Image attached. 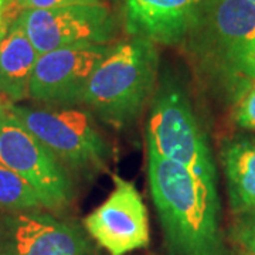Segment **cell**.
<instances>
[{
	"instance_id": "6da1fadb",
	"label": "cell",
	"mask_w": 255,
	"mask_h": 255,
	"mask_svg": "<svg viewBox=\"0 0 255 255\" xmlns=\"http://www.w3.org/2000/svg\"><path fill=\"white\" fill-rule=\"evenodd\" d=\"M147 149V182L170 255H230L220 226L217 182Z\"/></svg>"
},
{
	"instance_id": "7a4b0ae2",
	"label": "cell",
	"mask_w": 255,
	"mask_h": 255,
	"mask_svg": "<svg viewBox=\"0 0 255 255\" xmlns=\"http://www.w3.org/2000/svg\"><path fill=\"white\" fill-rule=\"evenodd\" d=\"M182 46L201 80L238 100L255 80V3L204 0Z\"/></svg>"
},
{
	"instance_id": "3957f363",
	"label": "cell",
	"mask_w": 255,
	"mask_h": 255,
	"mask_svg": "<svg viewBox=\"0 0 255 255\" xmlns=\"http://www.w3.org/2000/svg\"><path fill=\"white\" fill-rule=\"evenodd\" d=\"M157 71L159 54L155 44L132 37L111 47L90 78L81 104L112 127H128L153 98Z\"/></svg>"
},
{
	"instance_id": "277c9868",
	"label": "cell",
	"mask_w": 255,
	"mask_h": 255,
	"mask_svg": "<svg viewBox=\"0 0 255 255\" xmlns=\"http://www.w3.org/2000/svg\"><path fill=\"white\" fill-rule=\"evenodd\" d=\"M146 147L199 177L217 182L216 162L189 94L179 78L167 71L160 77L152 98Z\"/></svg>"
},
{
	"instance_id": "5b68a950",
	"label": "cell",
	"mask_w": 255,
	"mask_h": 255,
	"mask_svg": "<svg viewBox=\"0 0 255 255\" xmlns=\"http://www.w3.org/2000/svg\"><path fill=\"white\" fill-rule=\"evenodd\" d=\"M23 127L65 166L84 174L98 173L110 159V145L92 118L74 108L34 110L7 105Z\"/></svg>"
},
{
	"instance_id": "8992f818",
	"label": "cell",
	"mask_w": 255,
	"mask_h": 255,
	"mask_svg": "<svg viewBox=\"0 0 255 255\" xmlns=\"http://www.w3.org/2000/svg\"><path fill=\"white\" fill-rule=\"evenodd\" d=\"M0 163L34 189L44 209L57 211L73 200V183L64 164L14 118L7 105L0 119Z\"/></svg>"
},
{
	"instance_id": "52a82bcc",
	"label": "cell",
	"mask_w": 255,
	"mask_h": 255,
	"mask_svg": "<svg viewBox=\"0 0 255 255\" xmlns=\"http://www.w3.org/2000/svg\"><path fill=\"white\" fill-rule=\"evenodd\" d=\"M37 53L74 46H105L117 34V21L104 3L21 10L14 18Z\"/></svg>"
},
{
	"instance_id": "ba28073f",
	"label": "cell",
	"mask_w": 255,
	"mask_h": 255,
	"mask_svg": "<svg viewBox=\"0 0 255 255\" xmlns=\"http://www.w3.org/2000/svg\"><path fill=\"white\" fill-rule=\"evenodd\" d=\"M111 50L110 46H74L38 55L28 97L57 108L81 104L90 78Z\"/></svg>"
},
{
	"instance_id": "9c48e42d",
	"label": "cell",
	"mask_w": 255,
	"mask_h": 255,
	"mask_svg": "<svg viewBox=\"0 0 255 255\" xmlns=\"http://www.w3.org/2000/svg\"><path fill=\"white\" fill-rule=\"evenodd\" d=\"M84 227L110 255H127L150 243L147 210L136 186L114 176L108 199L84 219Z\"/></svg>"
},
{
	"instance_id": "30bf717a",
	"label": "cell",
	"mask_w": 255,
	"mask_h": 255,
	"mask_svg": "<svg viewBox=\"0 0 255 255\" xmlns=\"http://www.w3.org/2000/svg\"><path fill=\"white\" fill-rule=\"evenodd\" d=\"M0 255H94V248L77 224L34 213L1 221Z\"/></svg>"
},
{
	"instance_id": "8fae6325",
	"label": "cell",
	"mask_w": 255,
	"mask_h": 255,
	"mask_svg": "<svg viewBox=\"0 0 255 255\" xmlns=\"http://www.w3.org/2000/svg\"><path fill=\"white\" fill-rule=\"evenodd\" d=\"M204 0H121L127 31L153 44L182 46L197 24Z\"/></svg>"
},
{
	"instance_id": "7c38bea8",
	"label": "cell",
	"mask_w": 255,
	"mask_h": 255,
	"mask_svg": "<svg viewBox=\"0 0 255 255\" xmlns=\"http://www.w3.org/2000/svg\"><path fill=\"white\" fill-rule=\"evenodd\" d=\"M6 24L0 40V94L10 101L26 100L40 54L16 20Z\"/></svg>"
},
{
	"instance_id": "4fadbf2b",
	"label": "cell",
	"mask_w": 255,
	"mask_h": 255,
	"mask_svg": "<svg viewBox=\"0 0 255 255\" xmlns=\"http://www.w3.org/2000/svg\"><path fill=\"white\" fill-rule=\"evenodd\" d=\"M230 203L236 214L255 210V139L236 137L221 149Z\"/></svg>"
},
{
	"instance_id": "5bb4252c",
	"label": "cell",
	"mask_w": 255,
	"mask_h": 255,
	"mask_svg": "<svg viewBox=\"0 0 255 255\" xmlns=\"http://www.w3.org/2000/svg\"><path fill=\"white\" fill-rule=\"evenodd\" d=\"M0 207L7 210H33L43 207L38 194L23 177L0 163Z\"/></svg>"
},
{
	"instance_id": "9a60e30c",
	"label": "cell",
	"mask_w": 255,
	"mask_h": 255,
	"mask_svg": "<svg viewBox=\"0 0 255 255\" xmlns=\"http://www.w3.org/2000/svg\"><path fill=\"white\" fill-rule=\"evenodd\" d=\"M236 216L234 238L243 248L244 255H255V210Z\"/></svg>"
},
{
	"instance_id": "2e32d148",
	"label": "cell",
	"mask_w": 255,
	"mask_h": 255,
	"mask_svg": "<svg viewBox=\"0 0 255 255\" xmlns=\"http://www.w3.org/2000/svg\"><path fill=\"white\" fill-rule=\"evenodd\" d=\"M234 121L246 130H255V80L237 100Z\"/></svg>"
},
{
	"instance_id": "e0dca14e",
	"label": "cell",
	"mask_w": 255,
	"mask_h": 255,
	"mask_svg": "<svg viewBox=\"0 0 255 255\" xmlns=\"http://www.w3.org/2000/svg\"><path fill=\"white\" fill-rule=\"evenodd\" d=\"M94 3H104V0H18L13 6L6 7L3 11L30 9H54V7H64V6H73V4H94Z\"/></svg>"
},
{
	"instance_id": "ac0fdd59",
	"label": "cell",
	"mask_w": 255,
	"mask_h": 255,
	"mask_svg": "<svg viewBox=\"0 0 255 255\" xmlns=\"http://www.w3.org/2000/svg\"><path fill=\"white\" fill-rule=\"evenodd\" d=\"M18 0H3V4H4V9L6 7H10V6H13L14 3H17ZM3 9V10H4Z\"/></svg>"
},
{
	"instance_id": "d6986e66",
	"label": "cell",
	"mask_w": 255,
	"mask_h": 255,
	"mask_svg": "<svg viewBox=\"0 0 255 255\" xmlns=\"http://www.w3.org/2000/svg\"><path fill=\"white\" fill-rule=\"evenodd\" d=\"M6 28H7V24H6L4 21H1V24H0V40H1V37H3V34H4Z\"/></svg>"
},
{
	"instance_id": "ffe728a7",
	"label": "cell",
	"mask_w": 255,
	"mask_h": 255,
	"mask_svg": "<svg viewBox=\"0 0 255 255\" xmlns=\"http://www.w3.org/2000/svg\"><path fill=\"white\" fill-rule=\"evenodd\" d=\"M3 9H4V4H3V0H0V24L3 21Z\"/></svg>"
},
{
	"instance_id": "44dd1931",
	"label": "cell",
	"mask_w": 255,
	"mask_h": 255,
	"mask_svg": "<svg viewBox=\"0 0 255 255\" xmlns=\"http://www.w3.org/2000/svg\"><path fill=\"white\" fill-rule=\"evenodd\" d=\"M3 111H4V105H3V102L0 101V119H1V115H3Z\"/></svg>"
},
{
	"instance_id": "7402d4cb",
	"label": "cell",
	"mask_w": 255,
	"mask_h": 255,
	"mask_svg": "<svg viewBox=\"0 0 255 255\" xmlns=\"http://www.w3.org/2000/svg\"><path fill=\"white\" fill-rule=\"evenodd\" d=\"M251 1H254V3H255V0H251Z\"/></svg>"
},
{
	"instance_id": "603a6c76",
	"label": "cell",
	"mask_w": 255,
	"mask_h": 255,
	"mask_svg": "<svg viewBox=\"0 0 255 255\" xmlns=\"http://www.w3.org/2000/svg\"><path fill=\"white\" fill-rule=\"evenodd\" d=\"M243 255H244V254H243Z\"/></svg>"
}]
</instances>
